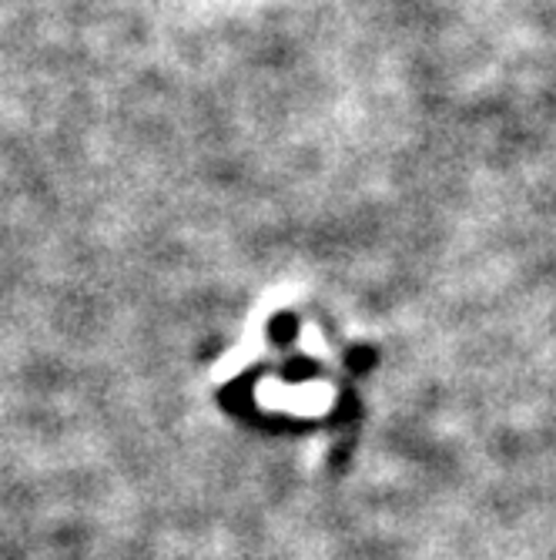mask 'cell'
Segmentation results:
<instances>
[{
	"instance_id": "obj_1",
	"label": "cell",
	"mask_w": 556,
	"mask_h": 560,
	"mask_svg": "<svg viewBox=\"0 0 556 560\" xmlns=\"http://www.w3.org/2000/svg\"><path fill=\"white\" fill-rule=\"evenodd\" d=\"M295 329H298V323H295V316H288V313H282V316H279V319L272 323V339L285 346V342H288V339L295 336Z\"/></svg>"
}]
</instances>
